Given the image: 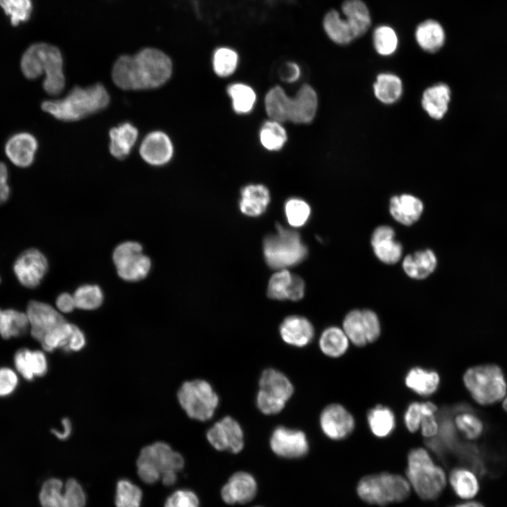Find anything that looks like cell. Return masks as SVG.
Segmentation results:
<instances>
[{"label":"cell","mask_w":507,"mask_h":507,"mask_svg":"<svg viewBox=\"0 0 507 507\" xmlns=\"http://www.w3.org/2000/svg\"><path fill=\"white\" fill-rule=\"evenodd\" d=\"M172 73L170 58L158 49L147 47L134 56H120L113 64L112 80L124 90L151 89L164 84Z\"/></svg>","instance_id":"obj_1"},{"label":"cell","mask_w":507,"mask_h":507,"mask_svg":"<svg viewBox=\"0 0 507 507\" xmlns=\"http://www.w3.org/2000/svg\"><path fill=\"white\" fill-rule=\"evenodd\" d=\"M63 65L61 51L56 46L44 42L29 46L20 61L22 73L27 79L35 80L45 75L43 88L51 96L58 95L64 89L65 78Z\"/></svg>","instance_id":"obj_2"},{"label":"cell","mask_w":507,"mask_h":507,"mask_svg":"<svg viewBox=\"0 0 507 507\" xmlns=\"http://www.w3.org/2000/svg\"><path fill=\"white\" fill-rule=\"evenodd\" d=\"M109 102L106 89L102 84L96 83L87 87L76 86L64 98L44 101L41 107L58 120L71 122L101 111Z\"/></svg>","instance_id":"obj_3"},{"label":"cell","mask_w":507,"mask_h":507,"mask_svg":"<svg viewBox=\"0 0 507 507\" xmlns=\"http://www.w3.org/2000/svg\"><path fill=\"white\" fill-rule=\"evenodd\" d=\"M184 465L180 453L163 442H156L142 449L137 460V474L146 484L161 480L166 486L177 480V473Z\"/></svg>","instance_id":"obj_4"},{"label":"cell","mask_w":507,"mask_h":507,"mask_svg":"<svg viewBox=\"0 0 507 507\" xmlns=\"http://www.w3.org/2000/svg\"><path fill=\"white\" fill-rule=\"evenodd\" d=\"M406 475L416 494L424 500L437 498L446 485L444 470L436 465L428 451L412 449L407 457Z\"/></svg>","instance_id":"obj_5"},{"label":"cell","mask_w":507,"mask_h":507,"mask_svg":"<svg viewBox=\"0 0 507 507\" xmlns=\"http://www.w3.org/2000/svg\"><path fill=\"white\" fill-rule=\"evenodd\" d=\"M463 380L472 399L483 406L494 404L506 394L505 376L501 368L494 364L468 368L463 375Z\"/></svg>","instance_id":"obj_6"},{"label":"cell","mask_w":507,"mask_h":507,"mask_svg":"<svg viewBox=\"0 0 507 507\" xmlns=\"http://www.w3.org/2000/svg\"><path fill=\"white\" fill-rule=\"evenodd\" d=\"M408 481L403 477L389 472L365 476L357 485V493L364 501L379 506L401 502L411 492Z\"/></svg>","instance_id":"obj_7"},{"label":"cell","mask_w":507,"mask_h":507,"mask_svg":"<svg viewBox=\"0 0 507 507\" xmlns=\"http://www.w3.org/2000/svg\"><path fill=\"white\" fill-rule=\"evenodd\" d=\"M277 233L265 238L263 254L267 264L272 268L282 270L301 262L308 251L298 232L276 226Z\"/></svg>","instance_id":"obj_8"},{"label":"cell","mask_w":507,"mask_h":507,"mask_svg":"<svg viewBox=\"0 0 507 507\" xmlns=\"http://www.w3.org/2000/svg\"><path fill=\"white\" fill-rule=\"evenodd\" d=\"M177 396L188 417L199 421L210 420L219 404V396L212 385L201 379L184 382Z\"/></svg>","instance_id":"obj_9"},{"label":"cell","mask_w":507,"mask_h":507,"mask_svg":"<svg viewBox=\"0 0 507 507\" xmlns=\"http://www.w3.org/2000/svg\"><path fill=\"white\" fill-rule=\"evenodd\" d=\"M293 393V384L283 373L268 368L259 380L256 406L263 414H277L282 411Z\"/></svg>","instance_id":"obj_10"},{"label":"cell","mask_w":507,"mask_h":507,"mask_svg":"<svg viewBox=\"0 0 507 507\" xmlns=\"http://www.w3.org/2000/svg\"><path fill=\"white\" fill-rule=\"evenodd\" d=\"M318 108V96L314 89L303 84L294 97L284 92L277 106V118L280 123H309L314 118Z\"/></svg>","instance_id":"obj_11"},{"label":"cell","mask_w":507,"mask_h":507,"mask_svg":"<svg viewBox=\"0 0 507 507\" xmlns=\"http://www.w3.org/2000/svg\"><path fill=\"white\" fill-rule=\"evenodd\" d=\"M113 261L118 276L129 282L144 279L151 267V259L142 253V246L137 242L118 245L113 253Z\"/></svg>","instance_id":"obj_12"},{"label":"cell","mask_w":507,"mask_h":507,"mask_svg":"<svg viewBox=\"0 0 507 507\" xmlns=\"http://www.w3.org/2000/svg\"><path fill=\"white\" fill-rule=\"evenodd\" d=\"M42 507H84L86 495L81 484L73 478L65 484L56 478L45 481L39 493Z\"/></svg>","instance_id":"obj_13"},{"label":"cell","mask_w":507,"mask_h":507,"mask_svg":"<svg viewBox=\"0 0 507 507\" xmlns=\"http://www.w3.org/2000/svg\"><path fill=\"white\" fill-rule=\"evenodd\" d=\"M342 329L349 342L358 347L375 342L381 334L379 318L369 309L349 311L344 318Z\"/></svg>","instance_id":"obj_14"},{"label":"cell","mask_w":507,"mask_h":507,"mask_svg":"<svg viewBox=\"0 0 507 507\" xmlns=\"http://www.w3.org/2000/svg\"><path fill=\"white\" fill-rule=\"evenodd\" d=\"M208 442L218 451L233 453L240 452L244 447V432L239 423L230 416L217 421L206 432Z\"/></svg>","instance_id":"obj_15"},{"label":"cell","mask_w":507,"mask_h":507,"mask_svg":"<svg viewBox=\"0 0 507 507\" xmlns=\"http://www.w3.org/2000/svg\"><path fill=\"white\" fill-rule=\"evenodd\" d=\"M48 266V261L41 251L36 249H29L16 258L13 271L23 286L35 288L44 278Z\"/></svg>","instance_id":"obj_16"},{"label":"cell","mask_w":507,"mask_h":507,"mask_svg":"<svg viewBox=\"0 0 507 507\" xmlns=\"http://www.w3.org/2000/svg\"><path fill=\"white\" fill-rule=\"evenodd\" d=\"M319 422L323 434L332 440L346 439L353 432L356 425L352 414L339 403L325 407Z\"/></svg>","instance_id":"obj_17"},{"label":"cell","mask_w":507,"mask_h":507,"mask_svg":"<svg viewBox=\"0 0 507 507\" xmlns=\"http://www.w3.org/2000/svg\"><path fill=\"white\" fill-rule=\"evenodd\" d=\"M270 445L276 455L286 458L302 457L309 449L308 439L303 431L284 426L277 427L273 430Z\"/></svg>","instance_id":"obj_18"},{"label":"cell","mask_w":507,"mask_h":507,"mask_svg":"<svg viewBox=\"0 0 507 507\" xmlns=\"http://www.w3.org/2000/svg\"><path fill=\"white\" fill-rule=\"evenodd\" d=\"M26 314L31 335L40 343L48 333L65 321L59 311L38 301L29 302Z\"/></svg>","instance_id":"obj_19"},{"label":"cell","mask_w":507,"mask_h":507,"mask_svg":"<svg viewBox=\"0 0 507 507\" xmlns=\"http://www.w3.org/2000/svg\"><path fill=\"white\" fill-rule=\"evenodd\" d=\"M86 339L83 332L77 325L65 321L49 333L41 342L44 351L51 352L56 349L69 351H78L83 349Z\"/></svg>","instance_id":"obj_20"},{"label":"cell","mask_w":507,"mask_h":507,"mask_svg":"<svg viewBox=\"0 0 507 507\" xmlns=\"http://www.w3.org/2000/svg\"><path fill=\"white\" fill-rule=\"evenodd\" d=\"M174 149L170 137L162 131H153L143 139L139 154L147 163L161 166L170 162Z\"/></svg>","instance_id":"obj_21"},{"label":"cell","mask_w":507,"mask_h":507,"mask_svg":"<svg viewBox=\"0 0 507 507\" xmlns=\"http://www.w3.org/2000/svg\"><path fill=\"white\" fill-rule=\"evenodd\" d=\"M371 245L376 257L385 264H394L401 257L402 246L395 239L394 230L390 226H378L372 234Z\"/></svg>","instance_id":"obj_22"},{"label":"cell","mask_w":507,"mask_h":507,"mask_svg":"<svg viewBox=\"0 0 507 507\" xmlns=\"http://www.w3.org/2000/svg\"><path fill=\"white\" fill-rule=\"evenodd\" d=\"M38 149L37 139L28 132H19L11 136L5 145V153L16 166L27 168L32 164Z\"/></svg>","instance_id":"obj_23"},{"label":"cell","mask_w":507,"mask_h":507,"mask_svg":"<svg viewBox=\"0 0 507 507\" xmlns=\"http://www.w3.org/2000/svg\"><path fill=\"white\" fill-rule=\"evenodd\" d=\"M257 489L251 475L244 472L234 473L221 489L223 501L229 504L245 503L254 499Z\"/></svg>","instance_id":"obj_24"},{"label":"cell","mask_w":507,"mask_h":507,"mask_svg":"<svg viewBox=\"0 0 507 507\" xmlns=\"http://www.w3.org/2000/svg\"><path fill=\"white\" fill-rule=\"evenodd\" d=\"M315 330L311 323L299 315L287 317L280 326V334L289 345L303 347L313 339Z\"/></svg>","instance_id":"obj_25"},{"label":"cell","mask_w":507,"mask_h":507,"mask_svg":"<svg viewBox=\"0 0 507 507\" xmlns=\"http://www.w3.org/2000/svg\"><path fill=\"white\" fill-rule=\"evenodd\" d=\"M423 208V202L411 194L394 196L389 201L391 215L403 225H411L416 223L422 215Z\"/></svg>","instance_id":"obj_26"},{"label":"cell","mask_w":507,"mask_h":507,"mask_svg":"<svg viewBox=\"0 0 507 507\" xmlns=\"http://www.w3.org/2000/svg\"><path fill=\"white\" fill-rule=\"evenodd\" d=\"M14 364L17 371L27 380L44 376L48 370L46 357L39 350H18L14 356Z\"/></svg>","instance_id":"obj_27"},{"label":"cell","mask_w":507,"mask_h":507,"mask_svg":"<svg viewBox=\"0 0 507 507\" xmlns=\"http://www.w3.org/2000/svg\"><path fill=\"white\" fill-rule=\"evenodd\" d=\"M404 381L406 386L414 393L422 396H429L438 389L440 377L434 370L415 366L407 372Z\"/></svg>","instance_id":"obj_28"},{"label":"cell","mask_w":507,"mask_h":507,"mask_svg":"<svg viewBox=\"0 0 507 507\" xmlns=\"http://www.w3.org/2000/svg\"><path fill=\"white\" fill-rule=\"evenodd\" d=\"M138 137V130L130 123H123L109 131V151L118 159L129 156Z\"/></svg>","instance_id":"obj_29"},{"label":"cell","mask_w":507,"mask_h":507,"mask_svg":"<svg viewBox=\"0 0 507 507\" xmlns=\"http://www.w3.org/2000/svg\"><path fill=\"white\" fill-rule=\"evenodd\" d=\"M270 200V192L266 187L249 184L241 192L239 209L246 215L256 217L265 212Z\"/></svg>","instance_id":"obj_30"},{"label":"cell","mask_w":507,"mask_h":507,"mask_svg":"<svg viewBox=\"0 0 507 507\" xmlns=\"http://www.w3.org/2000/svg\"><path fill=\"white\" fill-rule=\"evenodd\" d=\"M437 265V260L434 253L428 249L407 255L402 263L405 273L415 280H423L430 276Z\"/></svg>","instance_id":"obj_31"},{"label":"cell","mask_w":507,"mask_h":507,"mask_svg":"<svg viewBox=\"0 0 507 507\" xmlns=\"http://www.w3.org/2000/svg\"><path fill=\"white\" fill-rule=\"evenodd\" d=\"M342 11L355 38L361 37L369 30L370 15L368 6L362 0H344Z\"/></svg>","instance_id":"obj_32"},{"label":"cell","mask_w":507,"mask_h":507,"mask_svg":"<svg viewBox=\"0 0 507 507\" xmlns=\"http://www.w3.org/2000/svg\"><path fill=\"white\" fill-rule=\"evenodd\" d=\"M450 99L449 87L445 84H437L424 92L422 106L430 117L441 119L447 112Z\"/></svg>","instance_id":"obj_33"},{"label":"cell","mask_w":507,"mask_h":507,"mask_svg":"<svg viewBox=\"0 0 507 507\" xmlns=\"http://www.w3.org/2000/svg\"><path fill=\"white\" fill-rule=\"evenodd\" d=\"M415 39L424 51L435 52L444 44L445 32L440 23L428 19L420 23L415 30Z\"/></svg>","instance_id":"obj_34"},{"label":"cell","mask_w":507,"mask_h":507,"mask_svg":"<svg viewBox=\"0 0 507 507\" xmlns=\"http://www.w3.org/2000/svg\"><path fill=\"white\" fill-rule=\"evenodd\" d=\"M367 422L371 432L377 437L384 438L393 433L396 417L393 411L384 405H376L367 413Z\"/></svg>","instance_id":"obj_35"},{"label":"cell","mask_w":507,"mask_h":507,"mask_svg":"<svg viewBox=\"0 0 507 507\" xmlns=\"http://www.w3.org/2000/svg\"><path fill=\"white\" fill-rule=\"evenodd\" d=\"M318 344L321 351L327 356L339 358L348 350L349 340L343 329L331 326L322 332Z\"/></svg>","instance_id":"obj_36"},{"label":"cell","mask_w":507,"mask_h":507,"mask_svg":"<svg viewBox=\"0 0 507 507\" xmlns=\"http://www.w3.org/2000/svg\"><path fill=\"white\" fill-rule=\"evenodd\" d=\"M323 25L329 38L338 44H347L356 39L346 19L342 18L336 10L326 13Z\"/></svg>","instance_id":"obj_37"},{"label":"cell","mask_w":507,"mask_h":507,"mask_svg":"<svg viewBox=\"0 0 507 507\" xmlns=\"http://www.w3.org/2000/svg\"><path fill=\"white\" fill-rule=\"evenodd\" d=\"M451 486L457 496L462 499L475 496L479 490L475 474L467 468L453 469L449 476Z\"/></svg>","instance_id":"obj_38"},{"label":"cell","mask_w":507,"mask_h":507,"mask_svg":"<svg viewBox=\"0 0 507 507\" xmlns=\"http://www.w3.org/2000/svg\"><path fill=\"white\" fill-rule=\"evenodd\" d=\"M453 425L468 439H478L484 432V425L472 409L468 406H461L454 417Z\"/></svg>","instance_id":"obj_39"},{"label":"cell","mask_w":507,"mask_h":507,"mask_svg":"<svg viewBox=\"0 0 507 507\" xmlns=\"http://www.w3.org/2000/svg\"><path fill=\"white\" fill-rule=\"evenodd\" d=\"M29 325L27 314L14 309L2 310L0 316V335L4 339L25 334Z\"/></svg>","instance_id":"obj_40"},{"label":"cell","mask_w":507,"mask_h":507,"mask_svg":"<svg viewBox=\"0 0 507 507\" xmlns=\"http://www.w3.org/2000/svg\"><path fill=\"white\" fill-rule=\"evenodd\" d=\"M375 96L384 104L396 101L402 93L401 79L391 73L380 74L373 86Z\"/></svg>","instance_id":"obj_41"},{"label":"cell","mask_w":507,"mask_h":507,"mask_svg":"<svg viewBox=\"0 0 507 507\" xmlns=\"http://www.w3.org/2000/svg\"><path fill=\"white\" fill-rule=\"evenodd\" d=\"M263 146L269 151H277L282 148L287 140V134L281 123L270 120L262 126L259 134Z\"/></svg>","instance_id":"obj_42"},{"label":"cell","mask_w":507,"mask_h":507,"mask_svg":"<svg viewBox=\"0 0 507 507\" xmlns=\"http://www.w3.org/2000/svg\"><path fill=\"white\" fill-rule=\"evenodd\" d=\"M227 93L236 113H248L253 109L256 96L254 90L249 85L242 83L232 84L227 88Z\"/></svg>","instance_id":"obj_43"},{"label":"cell","mask_w":507,"mask_h":507,"mask_svg":"<svg viewBox=\"0 0 507 507\" xmlns=\"http://www.w3.org/2000/svg\"><path fill=\"white\" fill-rule=\"evenodd\" d=\"M73 295L75 307L82 310H95L102 304L104 300L103 292L96 284L82 285Z\"/></svg>","instance_id":"obj_44"},{"label":"cell","mask_w":507,"mask_h":507,"mask_svg":"<svg viewBox=\"0 0 507 507\" xmlns=\"http://www.w3.org/2000/svg\"><path fill=\"white\" fill-rule=\"evenodd\" d=\"M142 499V492L138 486L125 479L118 482L115 498L116 507H140Z\"/></svg>","instance_id":"obj_45"},{"label":"cell","mask_w":507,"mask_h":507,"mask_svg":"<svg viewBox=\"0 0 507 507\" xmlns=\"http://www.w3.org/2000/svg\"><path fill=\"white\" fill-rule=\"evenodd\" d=\"M238 54L229 47L217 49L213 56V68L216 75L227 77L236 70L238 64Z\"/></svg>","instance_id":"obj_46"},{"label":"cell","mask_w":507,"mask_h":507,"mask_svg":"<svg viewBox=\"0 0 507 507\" xmlns=\"http://www.w3.org/2000/svg\"><path fill=\"white\" fill-rule=\"evenodd\" d=\"M284 213L288 223L294 227H299L308 220L311 207L301 199L292 198L285 203Z\"/></svg>","instance_id":"obj_47"},{"label":"cell","mask_w":507,"mask_h":507,"mask_svg":"<svg viewBox=\"0 0 507 507\" xmlns=\"http://www.w3.org/2000/svg\"><path fill=\"white\" fill-rule=\"evenodd\" d=\"M373 44L379 54L389 56L395 51L398 44V38L391 27L381 25L377 27L373 32Z\"/></svg>","instance_id":"obj_48"},{"label":"cell","mask_w":507,"mask_h":507,"mask_svg":"<svg viewBox=\"0 0 507 507\" xmlns=\"http://www.w3.org/2000/svg\"><path fill=\"white\" fill-rule=\"evenodd\" d=\"M0 6L13 26L27 21L32 11L31 0H0Z\"/></svg>","instance_id":"obj_49"},{"label":"cell","mask_w":507,"mask_h":507,"mask_svg":"<svg viewBox=\"0 0 507 507\" xmlns=\"http://www.w3.org/2000/svg\"><path fill=\"white\" fill-rule=\"evenodd\" d=\"M292 275L286 269L280 270L270 277L267 294L269 298L276 300L287 299V291Z\"/></svg>","instance_id":"obj_50"},{"label":"cell","mask_w":507,"mask_h":507,"mask_svg":"<svg viewBox=\"0 0 507 507\" xmlns=\"http://www.w3.org/2000/svg\"><path fill=\"white\" fill-rule=\"evenodd\" d=\"M197 496L188 489H178L170 495L165 501L164 507H199Z\"/></svg>","instance_id":"obj_51"},{"label":"cell","mask_w":507,"mask_h":507,"mask_svg":"<svg viewBox=\"0 0 507 507\" xmlns=\"http://www.w3.org/2000/svg\"><path fill=\"white\" fill-rule=\"evenodd\" d=\"M423 417L421 402L413 401L411 403L406 409L403 415V422L407 430L411 433L420 430Z\"/></svg>","instance_id":"obj_52"},{"label":"cell","mask_w":507,"mask_h":507,"mask_svg":"<svg viewBox=\"0 0 507 507\" xmlns=\"http://www.w3.org/2000/svg\"><path fill=\"white\" fill-rule=\"evenodd\" d=\"M18 384L16 373L9 368H0V396L11 394Z\"/></svg>","instance_id":"obj_53"},{"label":"cell","mask_w":507,"mask_h":507,"mask_svg":"<svg viewBox=\"0 0 507 507\" xmlns=\"http://www.w3.org/2000/svg\"><path fill=\"white\" fill-rule=\"evenodd\" d=\"M420 430L422 435L426 438L435 437L439 431V425L435 415H423Z\"/></svg>","instance_id":"obj_54"},{"label":"cell","mask_w":507,"mask_h":507,"mask_svg":"<svg viewBox=\"0 0 507 507\" xmlns=\"http://www.w3.org/2000/svg\"><path fill=\"white\" fill-rule=\"evenodd\" d=\"M304 291V281L301 277L292 275L291 283L287 291V299L292 301H299L303 298Z\"/></svg>","instance_id":"obj_55"},{"label":"cell","mask_w":507,"mask_h":507,"mask_svg":"<svg viewBox=\"0 0 507 507\" xmlns=\"http://www.w3.org/2000/svg\"><path fill=\"white\" fill-rule=\"evenodd\" d=\"M56 305L57 309L64 313H70L76 308L73 295L66 292L57 297Z\"/></svg>","instance_id":"obj_56"},{"label":"cell","mask_w":507,"mask_h":507,"mask_svg":"<svg viewBox=\"0 0 507 507\" xmlns=\"http://www.w3.org/2000/svg\"><path fill=\"white\" fill-rule=\"evenodd\" d=\"M8 175L6 165L0 162V204L6 202L10 196V187L7 183Z\"/></svg>","instance_id":"obj_57"},{"label":"cell","mask_w":507,"mask_h":507,"mask_svg":"<svg viewBox=\"0 0 507 507\" xmlns=\"http://www.w3.org/2000/svg\"><path fill=\"white\" fill-rule=\"evenodd\" d=\"M62 425L63 427V431L51 430V432L59 439L63 440V439H67L71 434L72 426H71V423H70V420L66 418L63 419Z\"/></svg>","instance_id":"obj_58"},{"label":"cell","mask_w":507,"mask_h":507,"mask_svg":"<svg viewBox=\"0 0 507 507\" xmlns=\"http://www.w3.org/2000/svg\"><path fill=\"white\" fill-rule=\"evenodd\" d=\"M289 70V75L287 78L289 82H294L296 80L300 75V70L299 66L294 63H289L288 64Z\"/></svg>","instance_id":"obj_59"},{"label":"cell","mask_w":507,"mask_h":507,"mask_svg":"<svg viewBox=\"0 0 507 507\" xmlns=\"http://www.w3.org/2000/svg\"><path fill=\"white\" fill-rule=\"evenodd\" d=\"M453 507H484V506L478 502L470 501V502H465V503L458 504Z\"/></svg>","instance_id":"obj_60"},{"label":"cell","mask_w":507,"mask_h":507,"mask_svg":"<svg viewBox=\"0 0 507 507\" xmlns=\"http://www.w3.org/2000/svg\"><path fill=\"white\" fill-rule=\"evenodd\" d=\"M503 407L504 410L507 412V394H506L505 397L503 398Z\"/></svg>","instance_id":"obj_61"},{"label":"cell","mask_w":507,"mask_h":507,"mask_svg":"<svg viewBox=\"0 0 507 507\" xmlns=\"http://www.w3.org/2000/svg\"><path fill=\"white\" fill-rule=\"evenodd\" d=\"M1 311H2V310L0 308V316H1Z\"/></svg>","instance_id":"obj_62"},{"label":"cell","mask_w":507,"mask_h":507,"mask_svg":"<svg viewBox=\"0 0 507 507\" xmlns=\"http://www.w3.org/2000/svg\"><path fill=\"white\" fill-rule=\"evenodd\" d=\"M0 282H1V279H0Z\"/></svg>","instance_id":"obj_63"}]
</instances>
